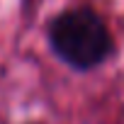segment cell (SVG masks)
<instances>
[{"label": "cell", "instance_id": "obj_1", "mask_svg": "<svg viewBox=\"0 0 124 124\" xmlns=\"http://www.w3.org/2000/svg\"><path fill=\"white\" fill-rule=\"evenodd\" d=\"M51 51L76 71H90L112 54V34L90 8H73L49 22Z\"/></svg>", "mask_w": 124, "mask_h": 124}]
</instances>
